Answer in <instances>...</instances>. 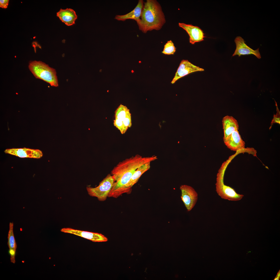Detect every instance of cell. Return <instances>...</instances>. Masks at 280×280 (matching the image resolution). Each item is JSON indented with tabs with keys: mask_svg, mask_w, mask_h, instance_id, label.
<instances>
[{
	"mask_svg": "<svg viewBox=\"0 0 280 280\" xmlns=\"http://www.w3.org/2000/svg\"><path fill=\"white\" fill-rule=\"evenodd\" d=\"M157 159L155 155L143 157L137 154L119 162L111 172L115 182L108 197L116 198L123 193H130L131 189L127 185L135 171L142 165Z\"/></svg>",
	"mask_w": 280,
	"mask_h": 280,
	"instance_id": "6da1fadb",
	"label": "cell"
},
{
	"mask_svg": "<svg viewBox=\"0 0 280 280\" xmlns=\"http://www.w3.org/2000/svg\"><path fill=\"white\" fill-rule=\"evenodd\" d=\"M141 18L137 23L139 30L144 33L160 30L166 22L161 7L155 0H147L144 3Z\"/></svg>",
	"mask_w": 280,
	"mask_h": 280,
	"instance_id": "7a4b0ae2",
	"label": "cell"
},
{
	"mask_svg": "<svg viewBox=\"0 0 280 280\" xmlns=\"http://www.w3.org/2000/svg\"><path fill=\"white\" fill-rule=\"evenodd\" d=\"M29 68L36 78L41 79L54 87L58 86L55 70L40 61H34L29 63Z\"/></svg>",
	"mask_w": 280,
	"mask_h": 280,
	"instance_id": "3957f363",
	"label": "cell"
},
{
	"mask_svg": "<svg viewBox=\"0 0 280 280\" xmlns=\"http://www.w3.org/2000/svg\"><path fill=\"white\" fill-rule=\"evenodd\" d=\"M216 178L215 184L216 191L221 198L232 201H238L241 199L244 195L237 193L232 187L225 185L223 182L224 169L221 170Z\"/></svg>",
	"mask_w": 280,
	"mask_h": 280,
	"instance_id": "277c9868",
	"label": "cell"
},
{
	"mask_svg": "<svg viewBox=\"0 0 280 280\" xmlns=\"http://www.w3.org/2000/svg\"><path fill=\"white\" fill-rule=\"evenodd\" d=\"M115 181L111 174H108L100 182L99 185L95 187H86L89 195L97 197L101 201L106 200Z\"/></svg>",
	"mask_w": 280,
	"mask_h": 280,
	"instance_id": "5b68a950",
	"label": "cell"
},
{
	"mask_svg": "<svg viewBox=\"0 0 280 280\" xmlns=\"http://www.w3.org/2000/svg\"><path fill=\"white\" fill-rule=\"evenodd\" d=\"M114 124L122 134L131 126V114L126 106L121 104L116 110Z\"/></svg>",
	"mask_w": 280,
	"mask_h": 280,
	"instance_id": "8992f818",
	"label": "cell"
},
{
	"mask_svg": "<svg viewBox=\"0 0 280 280\" xmlns=\"http://www.w3.org/2000/svg\"><path fill=\"white\" fill-rule=\"evenodd\" d=\"M181 197L187 211H191L194 207L198 199V194L192 187L186 185H181Z\"/></svg>",
	"mask_w": 280,
	"mask_h": 280,
	"instance_id": "52a82bcc",
	"label": "cell"
},
{
	"mask_svg": "<svg viewBox=\"0 0 280 280\" xmlns=\"http://www.w3.org/2000/svg\"><path fill=\"white\" fill-rule=\"evenodd\" d=\"M62 232L73 234L91 241L93 242H104L108 241L107 237L98 233L75 229L71 228H63L60 230Z\"/></svg>",
	"mask_w": 280,
	"mask_h": 280,
	"instance_id": "ba28073f",
	"label": "cell"
},
{
	"mask_svg": "<svg viewBox=\"0 0 280 280\" xmlns=\"http://www.w3.org/2000/svg\"><path fill=\"white\" fill-rule=\"evenodd\" d=\"M204 69L194 65L188 60H183L171 81L172 84L174 83L179 79L190 73L197 71H202Z\"/></svg>",
	"mask_w": 280,
	"mask_h": 280,
	"instance_id": "9c48e42d",
	"label": "cell"
},
{
	"mask_svg": "<svg viewBox=\"0 0 280 280\" xmlns=\"http://www.w3.org/2000/svg\"><path fill=\"white\" fill-rule=\"evenodd\" d=\"M5 153L20 158H29L39 159L42 157V151L38 149H34L24 148H20L7 149L4 151Z\"/></svg>",
	"mask_w": 280,
	"mask_h": 280,
	"instance_id": "30bf717a",
	"label": "cell"
},
{
	"mask_svg": "<svg viewBox=\"0 0 280 280\" xmlns=\"http://www.w3.org/2000/svg\"><path fill=\"white\" fill-rule=\"evenodd\" d=\"M236 47L232 56L238 55L239 57L242 55L253 54L258 59L261 58L259 48L254 50L248 46L245 43L244 40L241 37L237 36L234 40Z\"/></svg>",
	"mask_w": 280,
	"mask_h": 280,
	"instance_id": "8fae6325",
	"label": "cell"
},
{
	"mask_svg": "<svg viewBox=\"0 0 280 280\" xmlns=\"http://www.w3.org/2000/svg\"><path fill=\"white\" fill-rule=\"evenodd\" d=\"M179 26L185 30L189 36L190 43L194 44L195 43L204 40L205 37L203 31L199 27L191 24L179 23Z\"/></svg>",
	"mask_w": 280,
	"mask_h": 280,
	"instance_id": "7c38bea8",
	"label": "cell"
},
{
	"mask_svg": "<svg viewBox=\"0 0 280 280\" xmlns=\"http://www.w3.org/2000/svg\"><path fill=\"white\" fill-rule=\"evenodd\" d=\"M223 141L227 147L232 150L239 151L245 149V143L238 130L232 132Z\"/></svg>",
	"mask_w": 280,
	"mask_h": 280,
	"instance_id": "4fadbf2b",
	"label": "cell"
},
{
	"mask_svg": "<svg viewBox=\"0 0 280 280\" xmlns=\"http://www.w3.org/2000/svg\"><path fill=\"white\" fill-rule=\"evenodd\" d=\"M222 122L224 132L223 139L224 141L232 132L238 130L239 125L237 120L232 116L227 115L224 116L222 118Z\"/></svg>",
	"mask_w": 280,
	"mask_h": 280,
	"instance_id": "5bb4252c",
	"label": "cell"
},
{
	"mask_svg": "<svg viewBox=\"0 0 280 280\" xmlns=\"http://www.w3.org/2000/svg\"><path fill=\"white\" fill-rule=\"evenodd\" d=\"M144 6L143 1L139 0L137 4L132 11L124 15H116L115 18L117 20L122 21L131 19L137 22L140 19Z\"/></svg>",
	"mask_w": 280,
	"mask_h": 280,
	"instance_id": "9a60e30c",
	"label": "cell"
},
{
	"mask_svg": "<svg viewBox=\"0 0 280 280\" xmlns=\"http://www.w3.org/2000/svg\"><path fill=\"white\" fill-rule=\"evenodd\" d=\"M57 16L62 22L68 26L74 24L77 18L75 11L71 8L60 9L57 12Z\"/></svg>",
	"mask_w": 280,
	"mask_h": 280,
	"instance_id": "2e32d148",
	"label": "cell"
},
{
	"mask_svg": "<svg viewBox=\"0 0 280 280\" xmlns=\"http://www.w3.org/2000/svg\"><path fill=\"white\" fill-rule=\"evenodd\" d=\"M151 162L144 164L138 167L135 171L129 182L128 187L131 189L132 187L138 181L141 176L145 172L150 169Z\"/></svg>",
	"mask_w": 280,
	"mask_h": 280,
	"instance_id": "e0dca14e",
	"label": "cell"
},
{
	"mask_svg": "<svg viewBox=\"0 0 280 280\" xmlns=\"http://www.w3.org/2000/svg\"><path fill=\"white\" fill-rule=\"evenodd\" d=\"M13 224L10 222L9 224V230L8 233V245L9 249H16L17 244L13 232Z\"/></svg>",
	"mask_w": 280,
	"mask_h": 280,
	"instance_id": "ac0fdd59",
	"label": "cell"
},
{
	"mask_svg": "<svg viewBox=\"0 0 280 280\" xmlns=\"http://www.w3.org/2000/svg\"><path fill=\"white\" fill-rule=\"evenodd\" d=\"M176 48L171 40H169L167 42L164 46V49L162 53L165 54H173L176 51Z\"/></svg>",
	"mask_w": 280,
	"mask_h": 280,
	"instance_id": "d6986e66",
	"label": "cell"
},
{
	"mask_svg": "<svg viewBox=\"0 0 280 280\" xmlns=\"http://www.w3.org/2000/svg\"><path fill=\"white\" fill-rule=\"evenodd\" d=\"M276 109H277V113L276 115L274 114L273 116V118L272 120L271 123V126L270 128V129L271 128L272 125L273 124L275 123H277L279 124H280V111L278 108L277 105L276 103Z\"/></svg>",
	"mask_w": 280,
	"mask_h": 280,
	"instance_id": "ffe728a7",
	"label": "cell"
},
{
	"mask_svg": "<svg viewBox=\"0 0 280 280\" xmlns=\"http://www.w3.org/2000/svg\"><path fill=\"white\" fill-rule=\"evenodd\" d=\"M9 253L10 256V261L11 262L15 263V256L16 250L13 249H10Z\"/></svg>",
	"mask_w": 280,
	"mask_h": 280,
	"instance_id": "44dd1931",
	"label": "cell"
},
{
	"mask_svg": "<svg viewBox=\"0 0 280 280\" xmlns=\"http://www.w3.org/2000/svg\"><path fill=\"white\" fill-rule=\"evenodd\" d=\"M9 0H0V8L3 9L7 8L9 4Z\"/></svg>",
	"mask_w": 280,
	"mask_h": 280,
	"instance_id": "7402d4cb",
	"label": "cell"
},
{
	"mask_svg": "<svg viewBox=\"0 0 280 280\" xmlns=\"http://www.w3.org/2000/svg\"><path fill=\"white\" fill-rule=\"evenodd\" d=\"M280 277V270L278 271L276 276L274 279V280H279Z\"/></svg>",
	"mask_w": 280,
	"mask_h": 280,
	"instance_id": "603a6c76",
	"label": "cell"
}]
</instances>
